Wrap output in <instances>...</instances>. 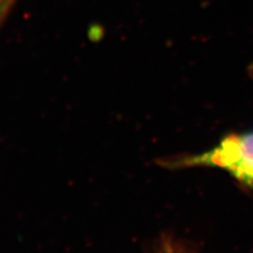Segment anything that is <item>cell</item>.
Segmentation results:
<instances>
[{"label": "cell", "mask_w": 253, "mask_h": 253, "mask_svg": "<svg viewBox=\"0 0 253 253\" xmlns=\"http://www.w3.org/2000/svg\"><path fill=\"white\" fill-rule=\"evenodd\" d=\"M252 70H253V66H252Z\"/></svg>", "instance_id": "5"}, {"label": "cell", "mask_w": 253, "mask_h": 253, "mask_svg": "<svg viewBox=\"0 0 253 253\" xmlns=\"http://www.w3.org/2000/svg\"><path fill=\"white\" fill-rule=\"evenodd\" d=\"M5 14H3V13H1V12H0V23H1L2 22V20H3V18L5 17Z\"/></svg>", "instance_id": "4"}, {"label": "cell", "mask_w": 253, "mask_h": 253, "mask_svg": "<svg viewBox=\"0 0 253 253\" xmlns=\"http://www.w3.org/2000/svg\"><path fill=\"white\" fill-rule=\"evenodd\" d=\"M167 167L218 168L253 189V131L230 134L209 151L170 161Z\"/></svg>", "instance_id": "1"}, {"label": "cell", "mask_w": 253, "mask_h": 253, "mask_svg": "<svg viewBox=\"0 0 253 253\" xmlns=\"http://www.w3.org/2000/svg\"><path fill=\"white\" fill-rule=\"evenodd\" d=\"M14 1L15 0H0V12L6 15Z\"/></svg>", "instance_id": "2"}, {"label": "cell", "mask_w": 253, "mask_h": 253, "mask_svg": "<svg viewBox=\"0 0 253 253\" xmlns=\"http://www.w3.org/2000/svg\"><path fill=\"white\" fill-rule=\"evenodd\" d=\"M160 253H177L175 251V249L173 248L171 243H166L164 244V246L162 248V250L160 251Z\"/></svg>", "instance_id": "3"}]
</instances>
